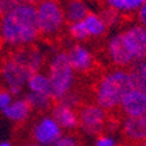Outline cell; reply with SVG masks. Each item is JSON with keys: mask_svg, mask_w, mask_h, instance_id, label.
<instances>
[{"mask_svg": "<svg viewBox=\"0 0 146 146\" xmlns=\"http://www.w3.org/2000/svg\"><path fill=\"white\" fill-rule=\"evenodd\" d=\"M115 140L112 137L106 136V134H100L98 136V140L95 142V146H115Z\"/></svg>", "mask_w": 146, "mask_h": 146, "instance_id": "cell-26", "label": "cell"}, {"mask_svg": "<svg viewBox=\"0 0 146 146\" xmlns=\"http://www.w3.org/2000/svg\"><path fill=\"white\" fill-rule=\"evenodd\" d=\"M89 13L90 12H89L88 7L82 0H69V3L64 9L65 21H68L69 24L82 21Z\"/></svg>", "mask_w": 146, "mask_h": 146, "instance_id": "cell-16", "label": "cell"}, {"mask_svg": "<svg viewBox=\"0 0 146 146\" xmlns=\"http://www.w3.org/2000/svg\"><path fill=\"white\" fill-rule=\"evenodd\" d=\"M115 146H120V145H115Z\"/></svg>", "mask_w": 146, "mask_h": 146, "instance_id": "cell-32", "label": "cell"}, {"mask_svg": "<svg viewBox=\"0 0 146 146\" xmlns=\"http://www.w3.org/2000/svg\"><path fill=\"white\" fill-rule=\"evenodd\" d=\"M39 36L35 5H21L0 17V43L9 48L34 44Z\"/></svg>", "mask_w": 146, "mask_h": 146, "instance_id": "cell-1", "label": "cell"}, {"mask_svg": "<svg viewBox=\"0 0 146 146\" xmlns=\"http://www.w3.org/2000/svg\"><path fill=\"white\" fill-rule=\"evenodd\" d=\"M54 146H80V143L77 142V140H74L73 137L64 136V137H61Z\"/></svg>", "mask_w": 146, "mask_h": 146, "instance_id": "cell-27", "label": "cell"}, {"mask_svg": "<svg viewBox=\"0 0 146 146\" xmlns=\"http://www.w3.org/2000/svg\"><path fill=\"white\" fill-rule=\"evenodd\" d=\"M107 54H108L110 60L116 67H119V69H124V68L134 64L133 58L131 56L129 51L124 44L121 33L115 34L110 38L108 43H107Z\"/></svg>", "mask_w": 146, "mask_h": 146, "instance_id": "cell-10", "label": "cell"}, {"mask_svg": "<svg viewBox=\"0 0 146 146\" xmlns=\"http://www.w3.org/2000/svg\"><path fill=\"white\" fill-rule=\"evenodd\" d=\"M121 131L128 141L142 143L146 141V115L125 117L121 124Z\"/></svg>", "mask_w": 146, "mask_h": 146, "instance_id": "cell-12", "label": "cell"}, {"mask_svg": "<svg viewBox=\"0 0 146 146\" xmlns=\"http://www.w3.org/2000/svg\"><path fill=\"white\" fill-rule=\"evenodd\" d=\"M13 54L33 73L40 72L43 64H44V54L39 47H36L34 44L22 47V48H17L13 51Z\"/></svg>", "mask_w": 146, "mask_h": 146, "instance_id": "cell-13", "label": "cell"}, {"mask_svg": "<svg viewBox=\"0 0 146 146\" xmlns=\"http://www.w3.org/2000/svg\"><path fill=\"white\" fill-rule=\"evenodd\" d=\"M26 146H42V145H38V143H31V145H26Z\"/></svg>", "mask_w": 146, "mask_h": 146, "instance_id": "cell-30", "label": "cell"}, {"mask_svg": "<svg viewBox=\"0 0 146 146\" xmlns=\"http://www.w3.org/2000/svg\"><path fill=\"white\" fill-rule=\"evenodd\" d=\"M107 8H111L119 13L123 12H133L138 11L146 0H104Z\"/></svg>", "mask_w": 146, "mask_h": 146, "instance_id": "cell-19", "label": "cell"}, {"mask_svg": "<svg viewBox=\"0 0 146 146\" xmlns=\"http://www.w3.org/2000/svg\"><path fill=\"white\" fill-rule=\"evenodd\" d=\"M78 125L89 136H100L107 127L106 111L97 104H85L78 112Z\"/></svg>", "mask_w": 146, "mask_h": 146, "instance_id": "cell-6", "label": "cell"}, {"mask_svg": "<svg viewBox=\"0 0 146 146\" xmlns=\"http://www.w3.org/2000/svg\"><path fill=\"white\" fill-rule=\"evenodd\" d=\"M0 146H12L9 142H0Z\"/></svg>", "mask_w": 146, "mask_h": 146, "instance_id": "cell-29", "label": "cell"}, {"mask_svg": "<svg viewBox=\"0 0 146 146\" xmlns=\"http://www.w3.org/2000/svg\"><path fill=\"white\" fill-rule=\"evenodd\" d=\"M82 24H84V27H85L89 38H90V36L103 35L107 30V26H106V24H104V21L102 20V17H100L99 15H95V13H89V15L82 20Z\"/></svg>", "mask_w": 146, "mask_h": 146, "instance_id": "cell-18", "label": "cell"}, {"mask_svg": "<svg viewBox=\"0 0 146 146\" xmlns=\"http://www.w3.org/2000/svg\"><path fill=\"white\" fill-rule=\"evenodd\" d=\"M137 18H138V22H140L141 26L146 29V1L137 11Z\"/></svg>", "mask_w": 146, "mask_h": 146, "instance_id": "cell-28", "label": "cell"}, {"mask_svg": "<svg viewBox=\"0 0 146 146\" xmlns=\"http://www.w3.org/2000/svg\"><path fill=\"white\" fill-rule=\"evenodd\" d=\"M13 99H15V97L7 89H0V112H3L5 108H8L13 102Z\"/></svg>", "mask_w": 146, "mask_h": 146, "instance_id": "cell-25", "label": "cell"}, {"mask_svg": "<svg viewBox=\"0 0 146 146\" xmlns=\"http://www.w3.org/2000/svg\"><path fill=\"white\" fill-rule=\"evenodd\" d=\"M39 35L54 36L63 29L65 22L64 9L56 0H40L35 5Z\"/></svg>", "mask_w": 146, "mask_h": 146, "instance_id": "cell-5", "label": "cell"}, {"mask_svg": "<svg viewBox=\"0 0 146 146\" xmlns=\"http://www.w3.org/2000/svg\"><path fill=\"white\" fill-rule=\"evenodd\" d=\"M1 113L11 121L22 123L30 116L31 107L25 98H15L11 106L4 110Z\"/></svg>", "mask_w": 146, "mask_h": 146, "instance_id": "cell-15", "label": "cell"}, {"mask_svg": "<svg viewBox=\"0 0 146 146\" xmlns=\"http://www.w3.org/2000/svg\"><path fill=\"white\" fill-rule=\"evenodd\" d=\"M137 88L133 73L125 69H115L102 76L95 86V103L104 111H112L120 106L127 91Z\"/></svg>", "mask_w": 146, "mask_h": 146, "instance_id": "cell-2", "label": "cell"}, {"mask_svg": "<svg viewBox=\"0 0 146 146\" xmlns=\"http://www.w3.org/2000/svg\"><path fill=\"white\" fill-rule=\"evenodd\" d=\"M33 74L34 73L21 60H18L13 52L4 59L0 65V81L3 82L4 89H7L13 97H17L24 91Z\"/></svg>", "mask_w": 146, "mask_h": 146, "instance_id": "cell-4", "label": "cell"}, {"mask_svg": "<svg viewBox=\"0 0 146 146\" xmlns=\"http://www.w3.org/2000/svg\"><path fill=\"white\" fill-rule=\"evenodd\" d=\"M24 98L30 104L31 110H38V111H44V110L50 108L52 106V102H54V99L50 95L35 94V93H29V91Z\"/></svg>", "mask_w": 146, "mask_h": 146, "instance_id": "cell-20", "label": "cell"}, {"mask_svg": "<svg viewBox=\"0 0 146 146\" xmlns=\"http://www.w3.org/2000/svg\"><path fill=\"white\" fill-rule=\"evenodd\" d=\"M99 16L102 17V20L104 21L106 26L108 27V26H112V25H115L116 22H117L120 13L116 12V11H113V9H111V8H107V9H104V11L100 13Z\"/></svg>", "mask_w": 146, "mask_h": 146, "instance_id": "cell-24", "label": "cell"}, {"mask_svg": "<svg viewBox=\"0 0 146 146\" xmlns=\"http://www.w3.org/2000/svg\"><path fill=\"white\" fill-rule=\"evenodd\" d=\"M26 89L29 93H35V94H43L51 97V85H50L48 77H47V74H43L40 72L34 73L29 78V81L26 84Z\"/></svg>", "mask_w": 146, "mask_h": 146, "instance_id": "cell-17", "label": "cell"}, {"mask_svg": "<svg viewBox=\"0 0 146 146\" xmlns=\"http://www.w3.org/2000/svg\"><path fill=\"white\" fill-rule=\"evenodd\" d=\"M131 72L133 73L134 78H136L137 88L146 94V59L134 63Z\"/></svg>", "mask_w": 146, "mask_h": 146, "instance_id": "cell-21", "label": "cell"}, {"mask_svg": "<svg viewBox=\"0 0 146 146\" xmlns=\"http://www.w3.org/2000/svg\"><path fill=\"white\" fill-rule=\"evenodd\" d=\"M124 44L134 63L146 59V29L140 24L132 25L121 33Z\"/></svg>", "mask_w": 146, "mask_h": 146, "instance_id": "cell-7", "label": "cell"}, {"mask_svg": "<svg viewBox=\"0 0 146 146\" xmlns=\"http://www.w3.org/2000/svg\"><path fill=\"white\" fill-rule=\"evenodd\" d=\"M33 137L38 145H55L61 137V128L52 117H42L33 129Z\"/></svg>", "mask_w": 146, "mask_h": 146, "instance_id": "cell-8", "label": "cell"}, {"mask_svg": "<svg viewBox=\"0 0 146 146\" xmlns=\"http://www.w3.org/2000/svg\"><path fill=\"white\" fill-rule=\"evenodd\" d=\"M140 146H146V141H143L142 143H140Z\"/></svg>", "mask_w": 146, "mask_h": 146, "instance_id": "cell-31", "label": "cell"}, {"mask_svg": "<svg viewBox=\"0 0 146 146\" xmlns=\"http://www.w3.org/2000/svg\"><path fill=\"white\" fill-rule=\"evenodd\" d=\"M40 0H0V17L21 5H36Z\"/></svg>", "mask_w": 146, "mask_h": 146, "instance_id": "cell-22", "label": "cell"}, {"mask_svg": "<svg viewBox=\"0 0 146 146\" xmlns=\"http://www.w3.org/2000/svg\"><path fill=\"white\" fill-rule=\"evenodd\" d=\"M47 77L51 85V97L55 102H60L72 91L74 70L68 61L65 51L56 52L51 58Z\"/></svg>", "mask_w": 146, "mask_h": 146, "instance_id": "cell-3", "label": "cell"}, {"mask_svg": "<svg viewBox=\"0 0 146 146\" xmlns=\"http://www.w3.org/2000/svg\"><path fill=\"white\" fill-rule=\"evenodd\" d=\"M67 58L69 61L70 67L74 72L85 73L93 68L94 65V58L93 54L82 44H74L72 46L67 52Z\"/></svg>", "mask_w": 146, "mask_h": 146, "instance_id": "cell-11", "label": "cell"}, {"mask_svg": "<svg viewBox=\"0 0 146 146\" xmlns=\"http://www.w3.org/2000/svg\"><path fill=\"white\" fill-rule=\"evenodd\" d=\"M119 108L127 117L146 115V94L138 88L127 91L120 100Z\"/></svg>", "mask_w": 146, "mask_h": 146, "instance_id": "cell-9", "label": "cell"}, {"mask_svg": "<svg viewBox=\"0 0 146 146\" xmlns=\"http://www.w3.org/2000/svg\"><path fill=\"white\" fill-rule=\"evenodd\" d=\"M51 117L58 123L61 129H74L78 125V113L74 108L67 106V104L56 102L51 108Z\"/></svg>", "mask_w": 146, "mask_h": 146, "instance_id": "cell-14", "label": "cell"}, {"mask_svg": "<svg viewBox=\"0 0 146 146\" xmlns=\"http://www.w3.org/2000/svg\"><path fill=\"white\" fill-rule=\"evenodd\" d=\"M68 31H69V35L76 40H85V39L89 38L88 33H86V30H85V27H84L82 21L74 22V24H69Z\"/></svg>", "mask_w": 146, "mask_h": 146, "instance_id": "cell-23", "label": "cell"}]
</instances>
